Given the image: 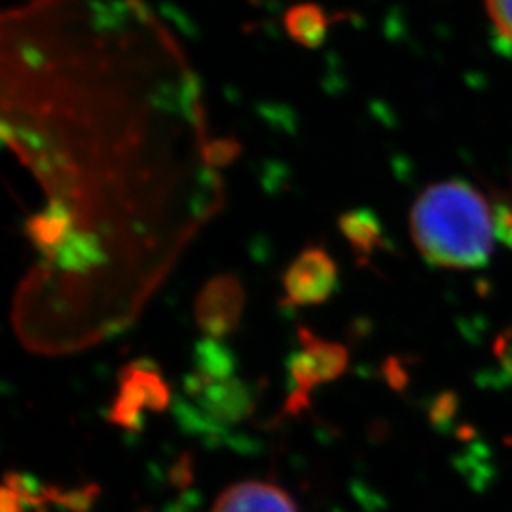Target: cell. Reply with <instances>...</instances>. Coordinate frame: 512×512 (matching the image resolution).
Listing matches in <instances>:
<instances>
[{
  "label": "cell",
  "mask_w": 512,
  "mask_h": 512,
  "mask_svg": "<svg viewBox=\"0 0 512 512\" xmlns=\"http://www.w3.org/2000/svg\"><path fill=\"white\" fill-rule=\"evenodd\" d=\"M410 230L421 255L444 268L482 266L501 236V215L461 181L427 188L412 207Z\"/></svg>",
  "instance_id": "obj_1"
},
{
  "label": "cell",
  "mask_w": 512,
  "mask_h": 512,
  "mask_svg": "<svg viewBox=\"0 0 512 512\" xmlns=\"http://www.w3.org/2000/svg\"><path fill=\"white\" fill-rule=\"evenodd\" d=\"M348 368V351L340 344L317 338L310 330H300V351L291 361L293 395L291 410H300L308 403L311 391L317 385L340 378Z\"/></svg>",
  "instance_id": "obj_2"
},
{
  "label": "cell",
  "mask_w": 512,
  "mask_h": 512,
  "mask_svg": "<svg viewBox=\"0 0 512 512\" xmlns=\"http://www.w3.org/2000/svg\"><path fill=\"white\" fill-rule=\"evenodd\" d=\"M338 268L332 256L319 247H311L296 256L283 277V289L291 306H315L336 289Z\"/></svg>",
  "instance_id": "obj_3"
},
{
  "label": "cell",
  "mask_w": 512,
  "mask_h": 512,
  "mask_svg": "<svg viewBox=\"0 0 512 512\" xmlns=\"http://www.w3.org/2000/svg\"><path fill=\"white\" fill-rule=\"evenodd\" d=\"M245 306L243 287L232 275H219L203 287L196 300L198 327L211 338H224L238 329Z\"/></svg>",
  "instance_id": "obj_4"
},
{
  "label": "cell",
  "mask_w": 512,
  "mask_h": 512,
  "mask_svg": "<svg viewBox=\"0 0 512 512\" xmlns=\"http://www.w3.org/2000/svg\"><path fill=\"white\" fill-rule=\"evenodd\" d=\"M167 403V387L156 372L133 365L122 374L120 393L112 406L110 420L126 429H135L145 410H162Z\"/></svg>",
  "instance_id": "obj_5"
},
{
  "label": "cell",
  "mask_w": 512,
  "mask_h": 512,
  "mask_svg": "<svg viewBox=\"0 0 512 512\" xmlns=\"http://www.w3.org/2000/svg\"><path fill=\"white\" fill-rule=\"evenodd\" d=\"M211 512H298L291 495L270 482L245 480L219 495Z\"/></svg>",
  "instance_id": "obj_6"
},
{
  "label": "cell",
  "mask_w": 512,
  "mask_h": 512,
  "mask_svg": "<svg viewBox=\"0 0 512 512\" xmlns=\"http://www.w3.org/2000/svg\"><path fill=\"white\" fill-rule=\"evenodd\" d=\"M342 232L355 249H365L370 253L372 243L378 239V224L374 219H368L365 211H359L342 219Z\"/></svg>",
  "instance_id": "obj_7"
},
{
  "label": "cell",
  "mask_w": 512,
  "mask_h": 512,
  "mask_svg": "<svg viewBox=\"0 0 512 512\" xmlns=\"http://www.w3.org/2000/svg\"><path fill=\"white\" fill-rule=\"evenodd\" d=\"M486 10L495 31L512 42V0H486Z\"/></svg>",
  "instance_id": "obj_8"
},
{
  "label": "cell",
  "mask_w": 512,
  "mask_h": 512,
  "mask_svg": "<svg viewBox=\"0 0 512 512\" xmlns=\"http://www.w3.org/2000/svg\"><path fill=\"white\" fill-rule=\"evenodd\" d=\"M0 512H23L18 494L14 490H10L8 486H4V490L0 494Z\"/></svg>",
  "instance_id": "obj_9"
}]
</instances>
